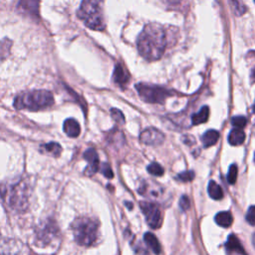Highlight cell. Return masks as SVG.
I'll return each instance as SVG.
<instances>
[{"label": "cell", "instance_id": "20", "mask_svg": "<svg viewBox=\"0 0 255 255\" xmlns=\"http://www.w3.org/2000/svg\"><path fill=\"white\" fill-rule=\"evenodd\" d=\"M207 191H208L209 196L212 199L219 200L223 197V191H222L220 185L218 183H216L215 181H213V180L209 181L208 186H207Z\"/></svg>", "mask_w": 255, "mask_h": 255}, {"label": "cell", "instance_id": "23", "mask_svg": "<svg viewBox=\"0 0 255 255\" xmlns=\"http://www.w3.org/2000/svg\"><path fill=\"white\" fill-rule=\"evenodd\" d=\"M147 171H148V173H150L151 175H154V176H161L164 172L163 167L157 162H151L150 164H148Z\"/></svg>", "mask_w": 255, "mask_h": 255}, {"label": "cell", "instance_id": "3", "mask_svg": "<svg viewBox=\"0 0 255 255\" xmlns=\"http://www.w3.org/2000/svg\"><path fill=\"white\" fill-rule=\"evenodd\" d=\"M99 227L98 220L89 216L77 217L71 224L75 241L84 247L92 246L99 240Z\"/></svg>", "mask_w": 255, "mask_h": 255}, {"label": "cell", "instance_id": "13", "mask_svg": "<svg viewBox=\"0 0 255 255\" xmlns=\"http://www.w3.org/2000/svg\"><path fill=\"white\" fill-rule=\"evenodd\" d=\"M113 78H114L115 83H116L117 85L121 86V87H124L125 85H127V83H128V80H129L128 74L126 72L125 68H124L120 63H118V64L115 66Z\"/></svg>", "mask_w": 255, "mask_h": 255}, {"label": "cell", "instance_id": "22", "mask_svg": "<svg viewBox=\"0 0 255 255\" xmlns=\"http://www.w3.org/2000/svg\"><path fill=\"white\" fill-rule=\"evenodd\" d=\"M230 4V8L233 11V13L237 16H240L242 14L245 13L246 11V7L245 5L241 2V0H230L229 1Z\"/></svg>", "mask_w": 255, "mask_h": 255}, {"label": "cell", "instance_id": "35", "mask_svg": "<svg viewBox=\"0 0 255 255\" xmlns=\"http://www.w3.org/2000/svg\"><path fill=\"white\" fill-rule=\"evenodd\" d=\"M252 242H253V245L255 246V234L253 235V240H252Z\"/></svg>", "mask_w": 255, "mask_h": 255}, {"label": "cell", "instance_id": "14", "mask_svg": "<svg viewBox=\"0 0 255 255\" xmlns=\"http://www.w3.org/2000/svg\"><path fill=\"white\" fill-rule=\"evenodd\" d=\"M63 129L65 133L70 137H77L81 132V128L79 123L74 119H67L64 122Z\"/></svg>", "mask_w": 255, "mask_h": 255}, {"label": "cell", "instance_id": "11", "mask_svg": "<svg viewBox=\"0 0 255 255\" xmlns=\"http://www.w3.org/2000/svg\"><path fill=\"white\" fill-rule=\"evenodd\" d=\"M40 0H20L17 5V10L32 18L39 17Z\"/></svg>", "mask_w": 255, "mask_h": 255}, {"label": "cell", "instance_id": "29", "mask_svg": "<svg viewBox=\"0 0 255 255\" xmlns=\"http://www.w3.org/2000/svg\"><path fill=\"white\" fill-rule=\"evenodd\" d=\"M246 220L250 225H255V205H251L248 208L246 213Z\"/></svg>", "mask_w": 255, "mask_h": 255}, {"label": "cell", "instance_id": "38", "mask_svg": "<svg viewBox=\"0 0 255 255\" xmlns=\"http://www.w3.org/2000/svg\"><path fill=\"white\" fill-rule=\"evenodd\" d=\"M254 2H255V0H254Z\"/></svg>", "mask_w": 255, "mask_h": 255}, {"label": "cell", "instance_id": "19", "mask_svg": "<svg viewBox=\"0 0 255 255\" xmlns=\"http://www.w3.org/2000/svg\"><path fill=\"white\" fill-rule=\"evenodd\" d=\"M208 117H209V108L207 106H203L199 112H197L191 117L192 125L197 126L200 124H204L208 120Z\"/></svg>", "mask_w": 255, "mask_h": 255}, {"label": "cell", "instance_id": "31", "mask_svg": "<svg viewBox=\"0 0 255 255\" xmlns=\"http://www.w3.org/2000/svg\"><path fill=\"white\" fill-rule=\"evenodd\" d=\"M182 141H184L186 144H192L194 143V138L193 136H190V135H184L182 136Z\"/></svg>", "mask_w": 255, "mask_h": 255}, {"label": "cell", "instance_id": "25", "mask_svg": "<svg viewBox=\"0 0 255 255\" xmlns=\"http://www.w3.org/2000/svg\"><path fill=\"white\" fill-rule=\"evenodd\" d=\"M247 124V119L243 116H235L231 119V125L237 128H243Z\"/></svg>", "mask_w": 255, "mask_h": 255}, {"label": "cell", "instance_id": "12", "mask_svg": "<svg viewBox=\"0 0 255 255\" xmlns=\"http://www.w3.org/2000/svg\"><path fill=\"white\" fill-rule=\"evenodd\" d=\"M225 248L229 253H239L242 255H246V252L242 247L239 239L234 234H230L228 236V239L225 243Z\"/></svg>", "mask_w": 255, "mask_h": 255}, {"label": "cell", "instance_id": "26", "mask_svg": "<svg viewBox=\"0 0 255 255\" xmlns=\"http://www.w3.org/2000/svg\"><path fill=\"white\" fill-rule=\"evenodd\" d=\"M177 178H178L180 181H183V182L191 181V180L194 178V171H193V170H185V171H182V172H180V173L177 174Z\"/></svg>", "mask_w": 255, "mask_h": 255}, {"label": "cell", "instance_id": "17", "mask_svg": "<svg viewBox=\"0 0 255 255\" xmlns=\"http://www.w3.org/2000/svg\"><path fill=\"white\" fill-rule=\"evenodd\" d=\"M219 138V132L215 129H208L206 130L202 136H201V141L203 143L204 147H209L217 142Z\"/></svg>", "mask_w": 255, "mask_h": 255}, {"label": "cell", "instance_id": "34", "mask_svg": "<svg viewBox=\"0 0 255 255\" xmlns=\"http://www.w3.org/2000/svg\"><path fill=\"white\" fill-rule=\"evenodd\" d=\"M125 204L128 206V209H131L132 208V203H129V202H125Z\"/></svg>", "mask_w": 255, "mask_h": 255}, {"label": "cell", "instance_id": "15", "mask_svg": "<svg viewBox=\"0 0 255 255\" xmlns=\"http://www.w3.org/2000/svg\"><path fill=\"white\" fill-rule=\"evenodd\" d=\"M143 241L144 243L147 245V247L149 249H151V251L154 254H159L161 252V248H160V244L157 240V238L155 237L154 234H152L151 232H146L143 235Z\"/></svg>", "mask_w": 255, "mask_h": 255}, {"label": "cell", "instance_id": "5", "mask_svg": "<svg viewBox=\"0 0 255 255\" xmlns=\"http://www.w3.org/2000/svg\"><path fill=\"white\" fill-rule=\"evenodd\" d=\"M78 17L87 27L93 30H103L106 26L103 13V0H82Z\"/></svg>", "mask_w": 255, "mask_h": 255}, {"label": "cell", "instance_id": "36", "mask_svg": "<svg viewBox=\"0 0 255 255\" xmlns=\"http://www.w3.org/2000/svg\"><path fill=\"white\" fill-rule=\"evenodd\" d=\"M252 109H253V112H254V114H255V102H254V104H253V107H252Z\"/></svg>", "mask_w": 255, "mask_h": 255}, {"label": "cell", "instance_id": "33", "mask_svg": "<svg viewBox=\"0 0 255 255\" xmlns=\"http://www.w3.org/2000/svg\"><path fill=\"white\" fill-rule=\"evenodd\" d=\"M251 79L253 82L255 81V67L251 70Z\"/></svg>", "mask_w": 255, "mask_h": 255}, {"label": "cell", "instance_id": "6", "mask_svg": "<svg viewBox=\"0 0 255 255\" xmlns=\"http://www.w3.org/2000/svg\"><path fill=\"white\" fill-rule=\"evenodd\" d=\"M135 89L141 100L150 104H163L168 97L173 95L172 92L163 87L143 83L136 84Z\"/></svg>", "mask_w": 255, "mask_h": 255}, {"label": "cell", "instance_id": "16", "mask_svg": "<svg viewBox=\"0 0 255 255\" xmlns=\"http://www.w3.org/2000/svg\"><path fill=\"white\" fill-rule=\"evenodd\" d=\"M245 140V132L242 128H234L230 130L228 134V142L231 145H239L242 144Z\"/></svg>", "mask_w": 255, "mask_h": 255}, {"label": "cell", "instance_id": "37", "mask_svg": "<svg viewBox=\"0 0 255 255\" xmlns=\"http://www.w3.org/2000/svg\"><path fill=\"white\" fill-rule=\"evenodd\" d=\"M254 161H255V153H254Z\"/></svg>", "mask_w": 255, "mask_h": 255}, {"label": "cell", "instance_id": "2", "mask_svg": "<svg viewBox=\"0 0 255 255\" xmlns=\"http://www.w3.org/2000/svg\"><path fill=\"white\" fill-rule=\"evenodd\" d=\"M30 188L24 179L0 183V196L8 207L17 212H23L29 205Z\"/></svg>", "mask_w": 255, "mask_h": 255}, {"label": "cell", "instance_id": "21", "mask_svg": "<svg viewBox=\"0 0 255 255\" xmlns=\"http://www.w3.org/2000/svg\"><path fill=\"white\" fill-rule=\"evenodd\" d=\"M41 149L44 150L45 152H48V153L52 154L53 156H59L61 151H62L61 145L58 142H54V141L41 145Z\"/></svg>", "mask_w": 255, "mask_h": 255}, {"label": "cell", "instance_id": "7", "mask_svg": "<svg viewBox=\"0 0 255 255\" xmlns=\"http://www.w3.org/2000/svg\"><path fill=\"white\" fill-rule=\"evenodd\" d=\"M59 233L58 226L54 220L45 221L35 232V242L39 246L49 245Z\"/></svg>", "mask_w": 255, "mask_h": 255}, {"label": "cell", "instance_id": "4", "mask_svg": "<svg viewBox=\"0 0 255 255\" xmlns=\"http://www.w3.org/2000/svg\"><path fill=\"white\" fill-rule=\"evenodd\" d=\"M54 104L52 93L45 90L25 92L18 95L14 100V107L19 110L38 111L51 107Z\"/></svg>", "mask_w": 255, "mask_h": 255}, {"label": "cell", "instance_id": "32", "mask_svg": "<svg viewBox=\"0 0 255 255\" xmlns=\"http://www.w3.org/2000/svg\"><path fill=\"white\" fill-rule=\"evenodd\" d=\"M168 4H171V5H176L180 2V0H165Z\"/></svg>", "mask_w": 255, "mask_h": 255}, {"label": "cell", "instance_id": "24", "mask_svg": "<svg viewBox=\"0 0 255 255\" xmlns=\"http://www.w3.org/2000/svg\"><path fill=\"white\" fill-rule=\"evenodd\" d=\"M237 173H238V168L237 165L235 163L231 164L229 166L228 169V173H227V181L229 184H234L236 182L237 179Z\"/></svg>", "mask_w": 255, "mask_h": 255}, {"label": "cell", "instance_id": "1", "mask_svg": "<svg viewBox=\"0 0 255 255\" xmlns=\"http://www.w3.org/2000/svg\"><path fill=\"white\" fill-rule=\"evenodd\" d=\"M166 36L161 25L157 23L145 25L136 40V47L140 56L148 61L160 59L167 45Z\"/></svg>", "mask_w": 255, "mask_h": 255}, {"label": "cell", "instance_id": "9", "mask_svg": "<svg viewBox=\"0 0 255 255\" xmlns=\"http://www.w3.org/2000/svg\"><path fill=\"white\" fill-rule=\"evenodd\" d=\"M164 137L163 132L155 128H144L139 134V140L142 143L152 146L160 145L164 141Z\"/></svg>", "mask_w": 255, "mask_h": 255}, {"label": "cell", "instance_id": "28", "mask_svg": "<svg viewBox=\"0 0 255 255\" xmlns=\"http://www.w3.org/2000/svg\"><path fill=\"white\" fill-rule=\"evenodd\" d=\"M100 170L104 174L105 177H107V178H113L114 177L113 170H112V168H111L109 163H107V162L102 163L101 166H100Z\"/></svg>", "mask_w": 255, "mask_h": 255}, {"label": "cell", "instance_id": "10", "mask_svg": "<svg viewBox=\"0 0 255 255\" xmlns=\"http://www.w3.org/2000/svg\"><path fill=\"white\" fill-rule=\"evenodd\" d=\"M84 158L88 161V166L85 169V173L89 176L95 174L100 170V160H99V155L96 151L95 148L91 147L88 148L84 152Z\"/></svg>", "mask_w": 255, "mask_h": 255}, {"label": "cell", "instance_id": "27", "mask_svg": "<svg viewBox=\"0 0 255 255\" xmlns=\"http://www.w3.org/2000/svg\"><path fill=\"white\" fill-rule=\"evenodd\" d=\"M111 114H112V118L114 119V121H116V123L121 125L125 123V117L119 109H112Z\"/></svg>", "mask_w": 255, "mask_h": 255}, {"label": "cell", "instance_id": "30", "mask_svg": "<svg viewBox=\"0 0 255 255\" xmlns=\"http://www.w3.org/2000/svg\"><path fill=\"white\" fill-rule=\"evenodd\" d=\"M178 204H179V207H180L181 210H183V211L188 210L189 207H190V200H189L188 196L187 195H182L179 199Z\"/></svg>", "mask_w": 255, "mask_h": 255}, {"label": "cell", "instance_id": "8", "mask_svg": "<svg viewBox=\"0 0 255 255\" xmlns=\"http://www.w3.org/2000/svg\"><path fill=\"white\" fill-rule=\"evenodd\" d=\"M139 207L144 215L145 221L152 229H157L161 226L162 215L159 206L150 201H140Z\"/></svg>", "mask_w": 255, "mask_h": 255}, {"label": "cell", "instance_id": "18", "mask_svg": "<svg viewBox=\"0 0 255 255\" xmlns=\"http://www.w3.org/2000/svg\"><path fill=\"white\" fill-rule=\"evenodd\" d=\"M215 222L221 227H229L232 224L233 217L229 211H220L215 215Z\"/></svg>", "mask_w": 255, "mask_h": 255}]
</instances>
